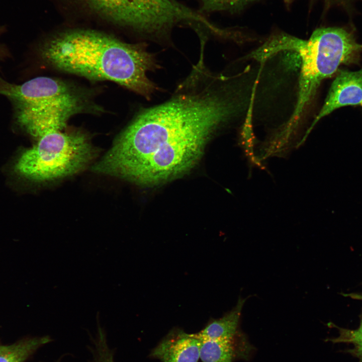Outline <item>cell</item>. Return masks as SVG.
Instances as JSON below:
<instances>
[{
	"label": "cell",
	"mask_w": 362,
	"mask_h": 362,
	"mask_svg": "<svg viewBox=\"0 0 362 362\" xmlns=\"http://www.w3.org/2000/svg\"><path fill=\"white\" fill-rule=\"evenodd\" d=\"M226 117L207 91L177 88L167 101L141 111L92 169L142 185L172 179L196 164Z\"/></svg>",
	"instance_id": "6da1fadb"
},
{
	"label": "cell",
	"mask_w": 362,
	"mask_h": 362,
	"mask_svg": "<svg viewBox=\"0 0 362 362\" xmlns=\"http://www.w3.org/2000/svg\"><path fill=\"white\" fill-rule=\"evenodd\" d=\"M40 54L57 69L112 81L147 99L157 89L147 73L158 64L144 43H127L100 32L76 30L53 37L42 46Z\"/></svg>",
	"instance_id": "7a4b0ae2"
},
{
	"label": "cell",
	"mask_w": 362,
	"mask_h": 362,
	"mask_svg": "<svg viewBox=\"0 0 362 362\" xmlns=\"http://www.w3.org/2000/svg\"><path fill=\"white\" fill-rule=\"evenodd\" d=\"M284 51L295 52L301 63L294 111L279 135L286 139L298 127L322 81L333 75L340 65L357 62L362 44L343 28H321L315 30L307 40L285 33L275 35L249 57L261 61Z\"/></svg>",
	"instance_id": "3957f363"
},
{
	"label": "cell",
	"mask_w": 362,
	"mask_h": 362,
	"mask_svg": "<svg viewBox=\"0 0 362 362\" xmlns=\"http://www.w3.org/2000/svg\"><path fill=\"white\" fill-rule=\"evenodd\" d=\"M25 150L14 166L15 172L29 180L44 182L81 171L97 154L88 136L79 131H55L39 138Z\"/></svg>",
	"instance_id": "277c9868"
},
{
	"label": "cell",
	"mask_w": 362,
	"mask_h": 362,
	"mask_svg": "<svg viewBox=\"0 0 362 362\" xmlns=\"http://www.w3.org/2000/svg\"><path fill=\"white\" fill-rule=\"evenodd\" d=\"M92 10L149 38H168L175 27L190 26L196 11L177 0H84Z\"/></svg>",
	"instance_id": "5b68a950"
},
{
	"label": "cell",
	"mask_w": 362,
	"mask_h": 362,
	"mask_svg": "<svg viewBox=\"0 0 362 362\" xmlns=\"http://www.w3.org/2000/svg\"><path fill=\"white\" fill-rule=\"evenodd\" d=\"M0 95L12 101L15 109L31 112L71 110L78 113L87 106L85 96L72 85L46 76L16 84L0 78Z\"/></svg>",
	"instance_id": "8992f818"
},
{
	"label": "cell",
	"mask_w": 362,
	"mask_h": 362,
	"mask_svg": "<svg viewBox=\"0 0 362 362\" xmlns=\"http://www.w3.org/2000/svg\"><path fill=\"white\" fill-rule=\"evenodd\" d=\"M348 106L362 107V67L353 71L339 70L322 107L306 134L320 119L337 109Z\"/></svg>",
	"instance_id": "52a82bcc"
},
{
	"label": "cell",
	"mask_w": 362,
	"mask_h": 362,
	"mask_svg": "<svg viewBox=\"0 0 362 362\" xmlns=\"http://www.w3.org/2000/svg\"><path fill=\"white\" fill-rule=\"evenodd\" d=\"M201 342L198 333L173 329L152 349L150 356L161 362H198Z\"/></svg>",
	"instance_id": "ba28073f"
},
{
	"label": "cell",
	"mask_w": 362,
	"mask_h": 362,
	"mask_svg": "<svg viewBox=\"0 0 362 362\" xmlns=\"http://www.w3.org/2000/svg\"><path fill=\"white\" fill-rule=\"evenodd\" d=\"M201 339L200 359L202 362L249 360L256 351L243 332L230 339Z\"/></svg>",
	"instance_id": "9c48e42d"
},
{
	"label": "cell",
	"mask_w": 362,
	"mask_h": 362,
	"mask_svg": "<svg viewBox=\"0 0 362 362\" xmlns=\"http://www.w3.org/2000/svg\"><path fill=\"white\" fill-rule=\"evenodd\" d=\"M76 114V112L70 110L31 112L16 109L19 124L37 139L48 133L61 131L69 118Z\"/></svg>",
	"instance_id": "30bf717a"
},
{
	"label": "cell",
	"mask_w": 362,
	"mask_h": 362,
	"mask_svg": "<svg viewBox=\"0 0 362 362\" xmlns=\"http://www.w3.org/2000/svg\"><path fill=\"white\" fill-rule=\"evenodd\" d=\"M246 299L239 298L236 305L222 317L210 321L198 333L202 339H230L242 332L240 329L241 311Z\"/></svg>",
	"instance_id": "8fae6325"
},
{
	"label": "cell",
	"mask_w": 362,
	"mask_h": 362,
	"mask_svg": "<svg viewBox=\"0 0 362 362\" xmlns=\"http://www.w3.org/2000/svg\"><path fill=\"white\" fill-rule=\"evenodd\" d=\"M50 340L48 336L21 340L0 345V362H24L36 350Z\"/></svg>",
	"instance_id": "7c38bea8"
},
{
	"label": "cell",
	"mask_w": 362,
	"mask_h": 362,
	"mask_svg": "<svg viewBox=\"0 0 362 362\" xmlns=\"http://www.w3.org/2000/svg\"><path fill=\"white\" fill-rule=\"evenodd\" d=\"M329 327L337 329L338 335L335 337L328 338L325 341L333 343H347L352 345V347L343 350L362 362V314L360 316V323L357 328L350 329L339 327L332 322L327 324Z\"/></svg>",
	"instance_id": "4fadbf2b"
},
{
	"label": "cell",
	"mask_w": 362,
	"mask_h": 362,
	"mask_svg": "<svg viewBox=\"0 0 362 362\" xmlns=\"http://www.w3.org/2000/svg\"><path fill=\"white\" fill-rule=\"evenodd\" d=\"M201 6L198 11L201 14L223 11H234L253 0H200Z\"/></svg>",
	"instance_id": "5bb4252c"
},
{
	"label": "cell",
	"mask_w": 362,
	"mask_h": 362,
	"mask_svg": "<svg viewBox=\"0 0 362 362\" xmlns=\"http://www.w3.org/2000/svg\"><path fill=\"white\" fill-rule=\"evenodd\" d=\"M93 354V362H115L113 351L109 346L105 332L100 326L94 340Z\"/></svg>",
	"instance_id": "9a60e30c"
},
{
	"label": "cell",
	"mask_w": 362,
	"mask_h": 362,
	"mask_svg": "<svg viewBox=\"0 0 362 362\" xmlns=\"http://www.w3.org/2000/svg\"><path fill=\"white\" fill-rule=\"evenodd\" d=\"M342 295L344 297L362 301V293H348L343 294Z\"/></svg>",
	"instance_id": "2e32d148"
},
{
	"label": "cell",
	"mask_w": 362,
	"mask_h": 362,
	"mask_svg": "<svg viewBox=\"0 0 362 362\" xmlns=\"http://www.w3.org/2000/svg\"><path fill=\"white\" fill-rule=\"evenodd\" d=\"M292 1H293V0H285V2L287 4H290V3H291Z\"/></svg>",
	"instance_id": "e0dca14e"
}]
</instances>
